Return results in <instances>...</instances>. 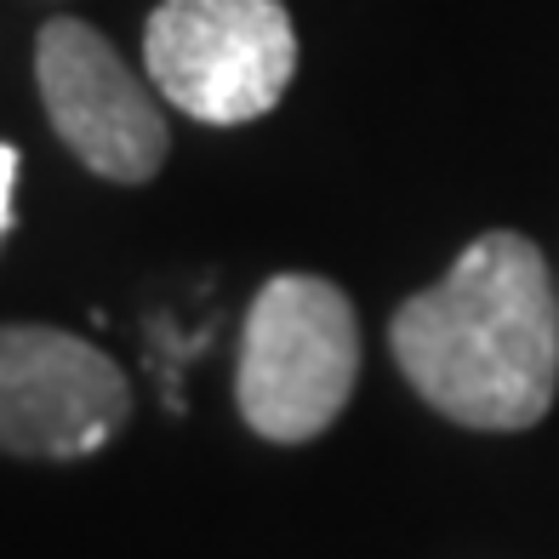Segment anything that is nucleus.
Returning <instances> with one entry per match:
<instances>
[{
	"label": "nucleus",
	"instance_id": "1",
	"mask_svg": "<svg viewBox=\"0 0 559 559\" xmlns=\"http://www.w3.org/2000/svg\"><path fill=\"white\" fill-rule=\"evenodd\" d=\"M394 360L440 417L514 435L548 417L559 389V292L525 235H479L440 286L389 325Z\"/></svg>",
	"mask_w": 559,
	"mask_h": 559
},
{
	"label": "nucleus",
	"instance_id": "2",
	"mask_svg": "<svg viewBox=\"0 0 559 559\" xmlns=\"http://www.w3.org/2000/svg\"><path fill=\"white\" fill-rule=\"evenodd\" d=\"M360 383V320L320 274H274L251 297L235 400L246 428L274 445H302L348 405Z\"/></svg>",
	"mask_w": 559,
	"mask_h": 559
},
{
	"label": "nucleus",
	"instance_id": "3",
	"mask_svg": "<svg viewBox=\"0 0 559 559\" xmlns=\"http://www.w3.org/2000/svg\"><path fill=\"white\" fill-rule=\"evenodd\" d=\"M143 63L171 109L206 126L269 115L297 74V29L280 0H160Z\"/></svg>",
	"mask_w": 559,
	"mask_h": 559
},
{
	"label": "nucleus",
	"instance_id": "4",
	"mask_svg": "<svg viewBox=\"0 0 559 559\" xmlns=\"http://www.w3.org/2000/svg\"><path fill=\"white\" fill-rule=\"evenodd\" d=\"M132 383L104 348L58 325H0V451L86 456L115 440Z\"/></svg>",
	"mask_w": 559,
	"mask_h": 559
},
{
	"label": "nucleus",
	"instance_id": "5",
	"mask_svg": "<svg viewBox=\"0 0 559 559\" xmlns=\"http://www.w3.org/2000/svg\"><path fill=\"white\" fill-rule=\"evenodd\" d=\"M35 81L40 104L52 115V132L81 155L97 177L115 183H148L166 166V115L148 104V92L120 52L81 17H52L35 40Z\"/></svg>",
	"mask_w": 559,
	"mask_h": 559
},
{
	"label": "nucleus",
	"instance_id": "6",
	"mask_svg": "<svg viewBox=\"0 0 559 559\" xmlns=\"http://www.w3.org/2000/svg\"><path fill=\"white\" fill-rule=\"evenodd\" d=\"M12 189H17V148L0 143V235L12 223Z\"/></svg>",
	"mask_w": 559,
	"mask_h": 559
}]
</instances>
